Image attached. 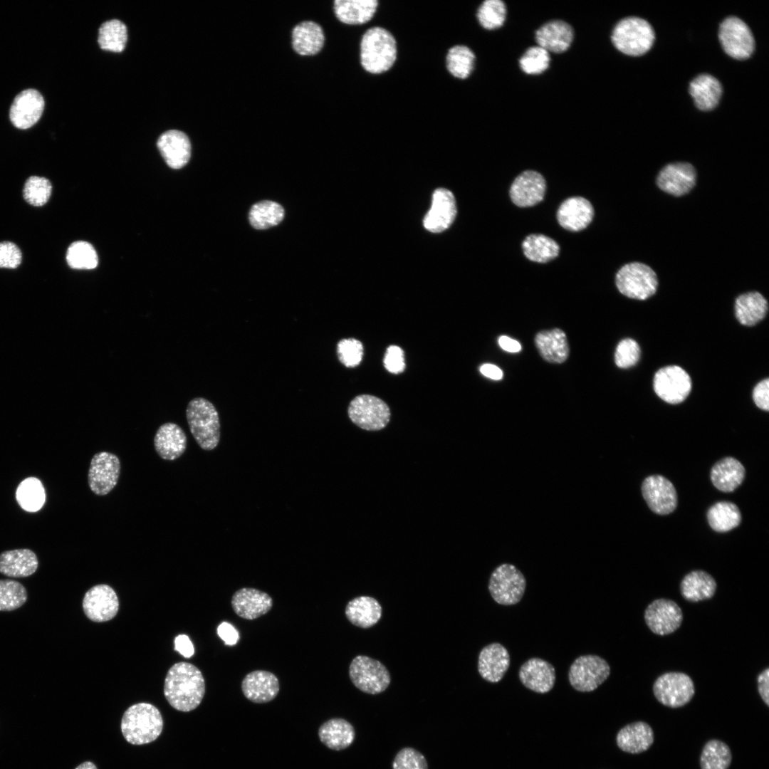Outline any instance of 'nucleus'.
Masks as SVG:
<instances>
[{
  "label": "nucleus",
  "instance_id": "4c0bfd02",
  "mask_svg": "<svg viewBox=\"0 0 769 769\" xmlns=\"http://www.w3.org/2000/svg\"><path fill=\"white\" fill-rule=\"evenodd\" d=\"M345 612L352 624L366 629L378 622L382 616V607L372 597L360 596L348 602Z\"/></svg>",
  "mask_w": 769,
  "mask_h": 769
},
{
  "label": "nucleus",
  "instance_id": "a211bd4d",
  "mask_svg": "<svg viewBox=\"0 0 769 769\" xmlns=\"http://www.w3.org/2000/svg\"><path fill=\"white\" fill-rule=\"evenodd\" d=\"M43 109L44 100L38 91L23 90L16 96L11 106V122L19 129H28L38 122Z\"/></svg>",
  "mask_w": 769,
  "mask_h": 769
},
{
  "label": "nucleus",
  "instance_id": "49530a36",
  "mask_svg": "<svg viewBox=\"0 0 769 769\" xmlns=\"http://www.w3.org/2000/svg\"><path fill=\"white\" fill-rule=\"evenodd\" d=\"M732 761L729 746L717 739L708 741L700 755L701 769H728Z\"/></svg>",
  "mask_w": 769,
  "mask_h": 769
},
{
  "label": "nucleus",
  "instance_id": "774afa93",
  "mask_svg": "<svg viewBox=\"0 0 769 769\" xmlns=\"http://www.w3.org/2000/svg\"><path fill=\"white\" fill-rule=\"evenodd\" d=\"M75 769H98L96 765L91 761H85L80 763Z\"/></svg>",
  "mask_w": 769,
  "mask_h": 769
},
{
  "label": "nucleus",
  "instance_id": "5701e85b",
  "mask_svg": "<svg viewBox=\"0 0 769 769\" xmlns=\"http://www.w3.org/2000/svg\"><path fill=\"white\" fill-rule=\"evenodd\" d=\"M231 606L238 616L251 620L269 612L273 606V600L265 592L255 588L244 587L233 595Z\"/></svg>",
  "mask_w": 769,
  "mask_h": 769
},
{
  "label": "nucleus",
  "instance_id": "052dcab7",
  "mask_svg": "<svg viewBox=\"0 0 769 769\" xmlns=\"http://www.w3.org/2000/svg\"><path fill=\"white\" fill-rule=\"evenodd\" d=\"M753 399L758 408L765 411L769 410V380L768 378L755 385L753 391Z\"/></svg>",
  "mask_w": 769,
  "mask_h": 769
},
{
  "label": "nucleus",
  "instance_id": "39448f33",
  "mask_svg": "<svg viewBox=\"0 0 769 769\" xmlns=\"http://www.w3.org/2000/svg\"><path fill=\"white\" fill-rule=\"evenodd\" d=\"M654 33L651 25L644 19L630 16L619 21L612 33L614 46L621 52L630 56H639L652 47Z\"/></svg>",
  "mask_w": 769,
  "mask_h": 769
},
{
  "label": "nucleus",
  "instance_id": "2f4dec72",
  "mask_svg": "<svg viewBox=\"0 0 769 769\" xmlns=\"http://www.w3.org/2000/svg\"><path fill=\"white\" fill-rule=\"evenodd\" d=\"M38 566L36 553L30 549L6 550L0 554V573L12 577H26Z\"/></svg>",
  "mask_w": 769,
  "mask_h": 769
},
{
  "label": "nucleus",
  "instance_id": "b1692460",
  "mask_svg": "<svg viewBox=\"0 0 769 769\" xmlns=\"http://www.w3.org/2000/svg\"><path fill=\"white\" fill-rule=\"evenodd\" d=\"M511 664L507 649L500 643H491L480 652L478 671L481 676L491 683L500 681L507 672Z\"/></svg>",
  "mask_w": 769,
  "mask_h": 769
},
{
  "label": "nucleus",
  "instance_id": "f704fd0d",
  "mask_svg": "<svg viewBox=\"0 0 769 769\" xmlns=\"http://www.w3.org/2000/svg\"><path fill=\"white\" fill-rule=\"evenodd\" d=\"M378 7L377 0H335L333 10L337 19L348 25H360L370 21Z\"/></svg>",
  "mask_w": 769,
  "mask_h": 769
},
{
  "label": "nucleus",
  "instance_id": "6e6552de",
  "mask_svg": "<svg viewBox=\"0 0 769 769\" xmlns=\"http://www.w3.org/2000/svg\"><path fill=\"white\" fill-rule=\"evenodd\" d=\"M349 676L355 687L372 695L385 691L391 681L390 674L384 665L365 655H358L352 659Z\"/></svg>",
  "mask_w": 769,
  "mask_h": 769
},
{
  "label": "nucleus",
  "instance_id": "6e6d98bb",
  "mask_svg": "<svg viewBox=\"0 0 769 769\" xmlns=\"http://www.w3.org/2000/svg\"><path fill=\"white\" fill-rule=\"evenodd\" d=\"M640 353L638 343L631 338H626L621 340L617 346L614 362L620 368H629L637 363Z\"/></svg>",
  "mask_w": 769,
  "mask_h": 769
},
{
  "label": "nucleus",
  "instance_id": "7ed1b4c3",
  "mask_svg": "<svg viewBox=\"0 0 769 769\" xmlns=\"http://www.w3.org/2000/svg\"><path fill=\"white\" fill-rule=\"evenodd\" d=\"M121 732L132 745H144L155 741L163 729V718L154 705L140 702L130 706L121 720Z\"/></svg>",
  "mask_w": 769,
  "mask_h": 769
},
{
  "label": "nucleus",
  "instance_id": "c756f323",
  "mask_svg": "<svg viewBox=\"0 0 769 769\" xmlns=\"http://www.w3.org/2000/svg\"><path fill=\"white\" fill-rule=\"evenodd\" d=\"M538 46L553 53L565 51L573 39V30L567 23L555 20L549 21L538 29L535 33Z\"/></svg>",
  "mask_w": 769,
  "mask_h": 769
},
{
  "label": "nucleus",
  "instance_id": "3c124183",
  "mask_svg": "<svg viewBox=\"0 0 769 769\" xmlns=\"http://www.w3.org/2000/svg\"><path fill=\"white\" fill-rule=\"evenodd\" d=\"M476 16L483 28L488 30L499 28L506 19V5L501 0H486L478 7Z\"/></svg>",
  "mask_w": 769,
  "mask_h": 769
},
{
  "label": "nucleus",
  "instance_id": "dca6fc26",
  "mask_svg": "<svg viewBox=\"0 0 769 769\" xmlns=\"http://www.w3.org/2000/svg\"><path fill=\"white\" fill-rule=\"evenodd\" d=\"M642 493L649 508L659 515L672 513L677 506L678 498L674 484L661 475L645 478L641 486Z\"/></svg>",
  "mask_w": 769,
  "mask_h": 769
},
{
  "label": "nucleus",
  "instance_id": "5fc2aeb1",
  "mask_svg": "<svg viewBox=\"0 0 769 769\" xmlns=\"http://www.w3.org/2000/svg\"><path fill=\"white\" fill-rule=\"evenodd\" d=\"M337 355L340 362L345 367H356L362 359V344L355 338L342 339L337 345Z\"/></svg>",
  "mask_w": 769,
  "mask_h": 769
},
{
  "label": "nucleus",
  "instance_id": "680f3d73",
  "mask_svg": "<svg viewBox=\"0 0 769 769\" xmlns=\"http://www.w3.org/2000/svg\"><path fill=\"white\" fill-rule=\"evenodd\" d=\"M217 634L224 641L225 644L232 646L237 643L239 639L238 631L229 622L221 623L217 628Z\"/></svg>",
  "mask_w": 769,
  "mask_h": 769
},
{
  "label": "nucleus",
  "instance_id": "8fccbe9b",
  "mask_svg": "<svg viewBox=\"0 0 769 769\" xmlns=\"http://www.w3.org/2000/svg\"><path fill=\"white\" fill-rule=\"evenodd\" d=\"M27 598L26 589L21 583L13 580H0V611L16 610Z\"/></svg>",
  "mask_w": 769,
  "mask_h": 769
},
{
  "label": "nucleus",
  "instance_id": "c85d7f7f",
  "mask_svg": "<svg viewBox=\"0 0 769 769\" xmlns=\"http://www.w3.org/2000/svg\"><path fill=\"white\" fill-rule=\"evenodd\" d=\"M654 731L646 722L637 721L629 723L617 733V746L624 752L638 754L647 750L653 744Z\"/></svg>",
  "mask_w": 769,
  "mask_h": 769
},
{
  "label": "nucleus",
  "instance_id": "6ab92c4d",
  "mask_svg": "<svg viewBox=\"0 0 769 769\" xmlns=\"http://www.w3.org/2000/svg\"><path fill=\"white\" fill-rule=\"evenodd\" d=\"M546 183L538 172L526 170L513 182L509 194L512 202L519 207H529L540 202L544 197Z\"/></svg>",
  "mask_w": 769,
  "mask_h": 769
},
{
  "label": "nucleus",
  "instance_id": "20e7f679",
  "mask_svg": "<svg viewBox=\"0 0 769 769\" xmlns=\"http://www.w3.org/2000/svg\"><path fill=\"white\" fill-rule=\"evenodd\" d=\"M186 417L199 446L206 451L216 448L220 440V422L214 404L202 397L194 398L187 404Z\"/></svg>",
  "mask_w": 769,
  "mask_h": 769
},
{
  "label": "nucleus",
  "instance_id": "f8f14e48",
  "mask_svg": "<svg viewBox=\"0 0 769 769\" xmlns=\"http://www.w3.org/2000/svg\"><path fill=\"white\" fill-rule=\"evenodd\" d=\"M654 390L664 402L676 404L682 402L691 389V380L681 367L670 365L659 370L654 377Z\"/></svg>",
  "mask_w": 769,
  "mask_h": 769
},
{
  "label": "nucleus",
  "instance_id": "a18cd8bd",
  "mask_svg": "<svg viewBox=\"0 0 769 769\" xmlns=\"http://www.w3.org/2000/svg\"><path fill=\"white\" fill-rule=\"evenodd\" d=\"M127 40V27L117 19L107 21L99 28L98 42L103 50L121 52L125 47Z\"/></svg>",
  "mask_w": 769,
  "mask_h": 769
},
{
  "label": "nucleus",
  "instance_id": "4be33fe9",
  "mask_svg": "<svg viewBox=\"0 0 769 769\" xmlns=\"http://www.w3.org/2000/svg\"><path fill=\"white\" fill-rule=\"evenodd\" d=\"M518 676L525 687L539 694L550 691L556 679L555 667L538 657H533L525 661L519 669Z\"/></svg>",
  "mask_w": 769,
  "mask_h": 769
},
{
  "label": "nucleus",
  "instance_id": "aec40b11",
  "mask_svg": "<svg viewBox=\"0 0 769 769\" xmlns=\"http://www.w3.org/2000/svg\"><path fill=\"white\" fill-rule=\"evenodd\" d=\"M696 174L694 167L687 162H676L666 165L656 178L658 187L664 192L679 197L689 192L696 184Z\"/></svg>",
  "mask_w": 769,
  "mask_h": 769
},
{
  "label": "nucleus",
  "instance_id": "09e8293b",
  "mask_svg": "<svg viewBox=\"0 0 769 769\" xmlns=\"http://www.w3.org/2000/svg\"><path fill=\"white\" fill-rule=\"evenodd\" d=\"M68 264L75 269H93L98 266V258L93 246L83 241L73 242L66 253Z\"/></svg>",
  "mask_w": 769,
  "mask_h": 769
},
{
  "label": "nucleus",
  "instance_id": "7c9ffc66",
  "mask_svg": "<svg viewBox=\"0 0 769 769\" xmlns=\"http://www.w3.org/2000/svg\"><path fill=\"white\" fill-rule=\"evenodd\" d=\"M745 476V467L732 456L724 457L716 462L710 473L712 484L724 493L734 491L743 483Z\"/></svg>",
  "mask_w": 769,
  "mask_h": 769
},
{
  "label": "nucleus",
  "instance_id": "bb28decb",
  "mask_svg": "<svg viewBox=\"0 0 769 769\" xmlns=\"http://www.w3.org/2000/svg\"><path fill=\"white\" fill-rule=\"evenodd\" d=\"M594 209L591 203L582 197L565 199L559 206L557 219L560 225L570 231H579L591 222Z\"/></svg>",
  "mask_w": 769,
  "mask_h": 769
},
{
  "label": "nucleus",
  "instance_id": "f3484780",
  "mask_svg": "<svg viewBox=\"0 0 769 769\" xmlns=\"http://www.w3.org/2000/svg\"><path fill=\"white\" fill-rule=\"evenodd\" d=\"M83 609L86 617L96 622L112 619L117 613L119 601L114 590L108 585H98L85 593Z\"/></svg>",
  "mask_w": 769,
  "mask_h": 769
},
{
  "label": "nucleus",
  "instance_id": "0e129e2a",
  "mask_svg": "<svg viewBox=\"0 0 769 769\" xmlns=\"http://www.w3.org/2000/svg\"><path fill=\"white\" fill-rule=\"evenodd\" d=\"M758 691L760 696L767 706H769V669L761 671L758 677Z\"/></svg>",
  "mask_w": 769,
  "mask_h": 769
},
{
  "label": "nucleus",
  "instance_id": "1a4fd4ad",
  "mask_svg": "<svg viewBox=\"0 0 769 769\" xmlns=\"http://www.w3.org/2000/svg\"><path fill=\"white\" fill-rule=\"evenodd\" d=\"M610 674V666L602 657L582 655L572 662L568 672L570 685L580 692H590L604 683Z\"/></svg>",
  "mask_w": 769,
  "mask_h": 769
},
{
  "label": "nucleus",
  "instance_id": "58836bf2",
  "mask_svg": "<svg viewBox=\"0 0 769 769\" xmlns=\"http://www.w3.org/2000/svg\"><path fill=\"white\" fill-rule=\"evenodd\" d=\"M768 301L757 291L739 295L735 302V315L738 322L746 326H753L761 321L767 314Z\"/></svg>",
  "mask_w": 769,
  "mask_h": 769
},
{
  "label": "nucleus",
  "instance_id": "0eeeda50",
  "mask_svg": "<svg viewBox=\"0 0 769 769\" xmlns=\"http://www.w3.org/2000/svg\"><path fill=\"white\" fill-rule=\"evenodd\" d=\"M526 587L523 574L515 565L503 563L492 572L488 590L495 602L502 605H513L523 598Z\"/></svg>",
  "mask_w": 769,
  "mask_h": 769
},
{
  "label": "nucleus",
  "instance_id": "e433bc0d",
  "mask_svg": "<svg viewBox=\"0 0 769 769\" xmlns=\"http://www.w3.org/2000/svg\"><path fill=\"white\" fill-rule=\"evenodd\" d=\"M535 345L544 360L553 363L565 362L569 355V346L565 333L555 328L538 333L535 338Z\"/></svg>",
  "mask_w": 769,
  "mask_h": 769
},
{
  "label": "nucleus",
  "instance_id": "864d4df0",
  "mask_svg": "<svg viewBox=\"0 0 769 769\" xmlns=\"http://www.w3.org/2000/svg\"><path fill=\"white\" fill-rule=\"evenodd\" d=\"M520 67L527 74H539L549 66V53L539 46L529 48L519 61Z\"/></svg>",
  "mask_w": 769,
  "mask_h": 769
},
{
  "label": "nucleus",
  "instance_id": "e2e57ef3",
  "mask_svg": "<svg viewBox=\"0 0 769 769\" xmlns=\"http://www.w3.org/2000/svg\"><path fill=\"white\" fill-rule=\"evenodd\" d=\"M174 649L185 658L191 657L194 653L193 644L189 637L185 634H179L176 637Z\"/></svg>",
  "mask_w": 769,
  "mask_h": 769
},
{
  "label": "nucleus",
  "instance_id": "f257e3e1",
  "mask_svg": "<svg viewBox=\"0 0 769 769\" xmlns=\"http://www.w3.org/2000/svg\"><path fill=\"white\" fill-rule=\"evenodd\" d=\"M204 694V679L197 666L179 662L169 669L164 694L172 707L182 712L193 711L201 703Z\"/></svg>",
  "mask_w": 769,
  "mask_h": 769
},
{
  "label": "nucleus",
  "instance_id": "a878e982",
  "mask_svg": "<svg viewBox=\"0 0 769 769\" xmlns=\"http://www.w3.org/2000/svg\"><path fill=\"white\" fill-rule=\"evenodd\" d=\"M157 145L164 161L172 169L183 167L190 159V140L182 131L164 132L158 138Z\"/></svg>",
  "mask_w": 769,
  "mask_h": 769
},
{
  "label": "nucleus",
  "instance_id": "de8ad7c7",
  "mask_svg": "<svg viewBox=\"0 0 769 769\" xmlns=\"http://www.w3.org/2000/svg\"><path fill=\"white\" fill-rule=\"evenodd\" d=\"M474 62V52L464 45L452 46L446 56V66L448 71L451 75L459 79H466L471 75Z\"/></svg>",
  "mask_w": 769,
  "mask_h": 769
},
{
  "label": "nucleus",
  "instance_id": "423d86ee",
  "mask_svg": "<svg viewBox=\"0 0 769 769\" xmlns=\"http://www.w3.org/2000/svg\"><path fill=\"white\" fill-rule=\"evenodd\" d=\"M615 282L622 294L641 300L653 295L658 286L655 272L649 266L639 262L624 265L617 271Z\"/></svg>",
  "mask_w": 769,
  "mask_h": 769
},
{
  "label": "nucleus",
  "instance_id": "9b49d317",
  "mask_svg": "<svg viewBox=\"0 0 769 769\" xmlns=\"http://www.w3.org/2000/svg\"><path fill=\"white\" fill-rule=\"evenodd\" d=\"M653 693L659 703L675 708L690 702L695 694V686L688 674L671 671L661 674L656 679L653 684Z\"/></svg>",
  "mask_w": 769,
  "mask_h": 769
},
{
  "label": "nucleus",
  "instance_id": "bf43d9fd",
  "mask_svg": "<svg viewBox=\"0 0 769 769\" xmlns=\"http://www.w3.org/2000/svg\"><path fill=\"white\" fill-rule=\"evenodd\" d=\"M384 364L385 368L392 373L399 374L403 372L405 368L403 350L396 345L387 347Z\"/></svg>",
  "mask_w": 769,
  "mask_h": 769
},
{
  "label": "nucleus",
  "instance_id": "c9c22d12",
  "mask_svg": "<svg viewBox=\"0 0 769 769\" xmlns=\"http://www.w3.org/2000/svg\"><path fill=\"white\" fill-rule=\"evenodd\" d=\"M318 736L320 741L328 748L341 750L353 743L355 732L350 722L343 718H334L320 726Z\"/></svg>",
  "mask_w": 769,
  "mask_h": 769
},
{
  "label": "nucleus",
  "instance_id": "72a5a7b5",
  "mask_svg": "<svg viewBox=\"0 0 769 769\" xmlns=\"http://www.w3.org/2000/svg\"><path fill=\"white\" fill-rule=\"evenodd\" d=\"M717 588L714 577L701 570H692L681 581L680 592L684 600L698 602L713 597Z\"/></svg>",
  "mask_w": 769,
  "mask_h": 769
},
{
  "label": "nucleus",
  "instance_id": "2eb2a0df",
  "mask_svg": "<svg viewBox=\"0 0 769 769\" xmlns=\"http://www.w3.org/2000/svg\"><path fill=\"white\" fill-rule=\"evenodd\" d=\"M644 618L649 629L655 634L665 636L677 630L683 621L681 607L674 600L659 598L646 607Z\"/></svg>",
  "mask_w": 769,
  "mask_h": 769
},
{
  "label": "nucleus",
  "instance_id": "c03bdc74",
  "mask_svg": "<svg viewBox=\"0 0 769 769\" xmlns=\"http://www.w3.org/2000/svg\"><path fill=\"white\" fill-rule=\"evenodd\" d=\"M16 498L19 506L28 512L41 509L46 500L45 490L41 481L35 477L26 478L17 487Z\"/></svg>",
  "mask_w": 769,
  "mask_h": 769
},
{
  "label": "nucleus",
  "instance_id": "412c9836",
  "mask_svg": "<svg viewBox=\"0 0 769 769\" xmlns=\"http://www.w3.org/2000/svg\"><path fill=\"white\" fill-rule=\"evenodd\" d=\"M456 215V206L453 194L448 189L439 188L434 191L431 206L424 219L426 229L439 233L446 229Z\"/></svg>",
  "mask_w": 769,
  "mask_h": 769
},
{
  "label": "nucleus",
  "instance_id": "a19ab883",
  "mask_svg": "<svg viewBox=\"0 0 769 769\" xmlns=\"http://www.w3.org/2000/svg\"><path fill=\"white\" fill-rule=\"evenodd\" d=\"M706 518L710 527L718 533L733 530L742 520L738 507L730 501H719L712 505L707 511Z\"/></svg>",
  "mask_w": 769,
  "mask_h": 769
},
{
  "label": "nucleus",
  "instance_id": "ea45409f",
  "mask_svg": "<svg viewBox=\"0 0 769 769\" xmlns=\"http://www.w3.org/2000/svg\"><path fill=\"white\" fill-rule=\"evenodd\" d=\"M689 92L699 109L709 110L717 105L722 87L720 82L711 75L701 74L691 82Z\"/></svg>",
  "mask_w": 769,
  "mask_h": 769
},
{
  "label": "nucleus",
  "instance_id": "4d7b16f0",
  "mask_svg": "<svg viewBox=\"0 0 769 769\" xmlns=\"http://www.w3.org/2000/svg\"><path fill=\"white\" fill-rule=\"evenodd\" d=\"M392 769H428V764L422 753L413 748L406 747L396 754Z\"/></svg>",
  "mask_w": 769,
  "mask_h": 769
},
{
  "label": "nucleus",
  "instance_id": "393cba45",
  "mask_svg": "<svg viewBox=\"0 0 769 769\" xmlns=\"http://www.w3.org/2000/svg\"><path fill=\"white\" fill-rule=\"evenodd\" d=\"M277 676L273 673L256 670L246 674L241 682V690L249 701L263 703L272 701L279 692Z\"/></svg>",
  "mask_w": 769,
  "mask_h": 769
},
{
  "label": "nucleus",
  "instance_id": "473e14b6",
  "mask_svg": "<svg viewBox=\"0 0 769 769\" xmlns=\"http://www.w3.org/2000/svg\"><path fill=\"white\" fill-rule=\"evenodd\" d=\"M292 46L300 56H313L323 48L325 35L322 27L311 21L297 24L292 31Z\"/></svg>",
  "mask_w": 769,
  "mask_h": 769
},
{
  "label": "nucleus",
  "instance_id": "603ef678",
  "mask_svg": "<svg viewBox=\"0 0 769 769\" xmlns=\"http://www.w3.org/2000/svg\"><path fill=\"white\" fill-rule=\"evenodd\" d=\"M52 191L50 181L43 177L31 176L25 182L23 191L24 199L33 206L44 205Z\"/></svg>",
  "mask_w": 769,
  "mask_h": 769
},
{
  "label": "nucleus",
  "instance_id": "cd10ccee",
  "mask_svg": "<svg viewBox=\"0 0 769 769\" xmlns=\"http://www.w3.org/2000/svg\"><path fill=\"white\" fill-rule=\"evenodd\" d=\"M187 446V435L176 423L162 424L154 437L155 451L164 460L173 461L179 458L184 453Z\"/></svg>",
  "mask_w": 769,
  "mask_h": 769
},
{
  "label": "nucleus",
  "instance_id": "79ce46f5",
  "mask_svg": "<svg viewBox=\"0 0 769 769\" xmlns=\"http://www.w3.org/2000/svg\"><path fill=\"white\" fill-rule=\"evenodd\" d=\"M522 247L524 255L529 260L538 263H546L559 254L560 246L553 239L543 234H530L525 238Z\"/></svg>",
  "mask_w": 769,
  "mask_h": 769
},
{
  "label": "nucleus",
  "instance_id": "13d9d810",
  "mask_svg": "<svg viewBox=\"0 0 769 769\" xmlns=\"http://www.w3.org/2000/svg\"><path fill=\"white\" fill-rule=\"evenodd\" d=\"M21 260V250L15 244L10 241L0 243V268H17Z\"/></svg>",
  "mask_w": 769,
  "mask_h": 769
},
{
  "label": "nucleus",
  "instance_id": "ddd939ff",
  "mask_svg": "<svg viewBox=\"0 0 769 769\" xmlns=\"http://www.w3.org/2000/svg\"><path fill=\"white\" fill-rule=\"evenodd\" d=\"M120 474V461L117 456L108 451L96 453L90 464L88 486L95 494L107 495L117 485Z\"/></svg>",
  "mask_w": 769,
  "mask_h": 769
},
{
  "label": "nucleus",
  "instance_id": "69168bd1",
  "mask_svg": "<svg viewBox=\"0 0 769 769\" xmlns=\"http://www.w3.org/2000/svg\"><path fill=\"white\" fill-rule=\"evenodd\" d=\"M500 347L509 352H518L521 350L520 344L508 336L502 335L498 338Z\"/></svg>",
  "mask_w": 769,
  "mask_h": 769
},
{
  "label": "nucleus",
  "instance_id": "f03ea898",
  "mask_svg": "<svg viewBox=\"0 0 769 769\" xmlns=\"http://www.w3.org/2000/svg\"><path fill=\"white\" fill-rule=\"evenodd\" d=\"M397 57V41L388 30L374 26L364 33L360 44V58L365 71L372 74L385 73L393 66Z\"/></svg>",
  "mask_w": 769,
  "mask_h": 769
},
{
  "label": "nucleus",
  "instance_id": "4468645a",
  "mask_svg": "<svg viewBox=\"0 0 769 769\" xmlns=\"http://www.w3.org/2000/svg\"><path fill=\"white\" fill-rule=\"evenodd\" d=\"M718 36L726 53L734 58H747L754 50V38L749 27L737 17L726 18L720 25Z\"/></svg>",
  "mask_w": 769,
  "mask_h": 769
},
{
  "label": "nucleus",
  "instance_id": "9d476101",
  "mask_svg": "<svg viewBox=\"0 0 769 769\" xmlns=\"http://www.w3.org/2000/svg\"><path fill=\"white\" fill-rule=\"evenodd\" d=\"M348 416L358 427L366 431H379L389 422L390 410L381 399L370 394L355 397L350 403Z\"/></svg>",
  "mask_w": 769,
  "mask_h": 769
},
{
  "label": "nucleus",
  "instance_id": "338daca9",
  "mask_svg": "<svg viewBox=\"0 0 769 769\" xmlns=\"http://www.w3.org/2000/svg\"><path fill=\"white\" fill-rule=\"evenodd\" d=\"M480 372L484 376L495 380H499L503 377L502 370L492 364H483L480 367Z\"/></svg>",
  "mask_w": 769,
  "mask_h": 769
},
{
  "label": "nucleus",
  "instance_id": "37998d69",
  "mask_svg": "<svg viewBox=\"0 0 769 769\" xmlns=\"http://www.w3.org/2000/svg\"><path fill=\"white\" fill-rule=\"evenodd\" d=\"M284 217V209L279 204L268 200L252 206L249 214L251 225L256 229H266L278 225Z\"/></svg>",
  "mask_w": 769,
  "mask_h": 769
}]
</instances>
